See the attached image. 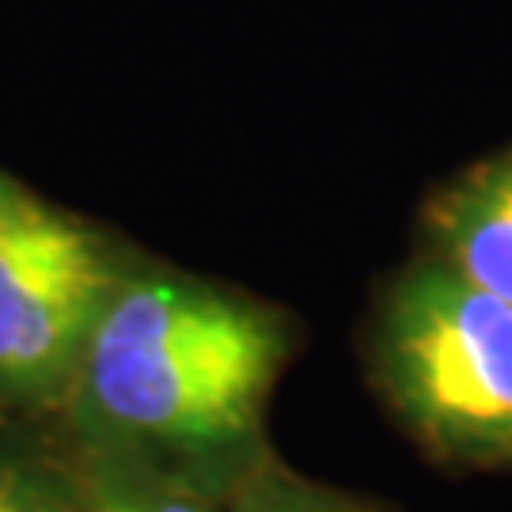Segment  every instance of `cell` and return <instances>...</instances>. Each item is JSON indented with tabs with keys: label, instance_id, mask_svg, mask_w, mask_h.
Masks as SVG:
<instances>
[{
	"label": "cell",
	"instance_id": "3",
	"mask_svg": "<svg viewBox=\"0 0 512 512\" xmlns=\"http://www.w3.org/2000/svg\"><path fill=\"white\" fill-rule=\"evenodd\" d=\"M92 228L0 179V391L50 399L76 380L99 315L118 293Z\"/></svg>",
	"mask_w": 512,
	"mask_h": 512
},
{
	"label": "cell",
	"instance_id": "7",
	"mask_svg": "<svg viewBox=\"0 0 512 512\" xmlns=\"http://www.w3.org/2000/svg\"><path fill=\"white\" fill-rule=\"evenodd\" d=\"M0 512H88L54 475L0 459Z\"/></svg>",
	"mask_w": 512,
	"mask_h": 512
},
{
	"label": "cell",
	"instance_id": "5",
	"mask_svg": "<svg viewBox=\"0 0 512 512\" xmlns=\"http://www.w3.org/2000/svg\"><path fill=\"white\" fill-rule=\"evenodd\" d=\"M232 512H372L342 494L319 490L281 467H255L243 478Z\"/></svg>",
	"mask_w": 512,
	"mask_h": 512
},
{
	"label": "cell",
	"instance_id": "2",
	"mask_svg": "<svg viewBox=\"0 0 512 512\" xmlns=\"http://www.w3.org/2000/svg\"><path fill=\"white\" fill-rule=\"evenodd\" d=\"M376 380L437 463L512 467V304L421 258L384 300Z\"/></svg>",
	"mask_w": 512,
	"mask_h": 512
},
{
	"label": "cell",
	"instance_id": "4",
	"mask_svg": "<svg viewBox=\"0 0 512 512\" xmlns=\"http://www.w3.org/2000/svg\"><path fill=\"white\" fill-rule=\"evenodd\" d=\"M425 228L433 262L512 304V148L444 186Z\"/></svg>",
	"mask_w": 512,
	"mask_h": 512
},
{
	"label": "cell",
	"instance_id": "1",
	"mask_svg": "<svg viewBox=\"0 0 512 512\" xmlns=\"http://www.w3.org/2000/svg\"><path fill=\"white\" fill-rule=\"evenodd\" d=\"M285 334L198 281H122L76 368L84 414L137 448L213 459L251 444Z\"/></svg>",
	"mask_w": 512,
	"mask_h": 512
},
{
	"label": "cell",
	"instance_id": "6",
	"mask_svg": "<svg viewBox=\"0 0 512 512\" xmlns=\"http://www.w3.org/2000/svg\"><path fill=\"white\" fill-rule=\"evenodd\" d=\"M88 512H217L209 509L202 497L190 490H179L171 482L148 475H126L114 471L92 482V490L84 497Z\"/></svg>",
	"mask_w": 512,
	"mask_h": 512
}]
</instances>
